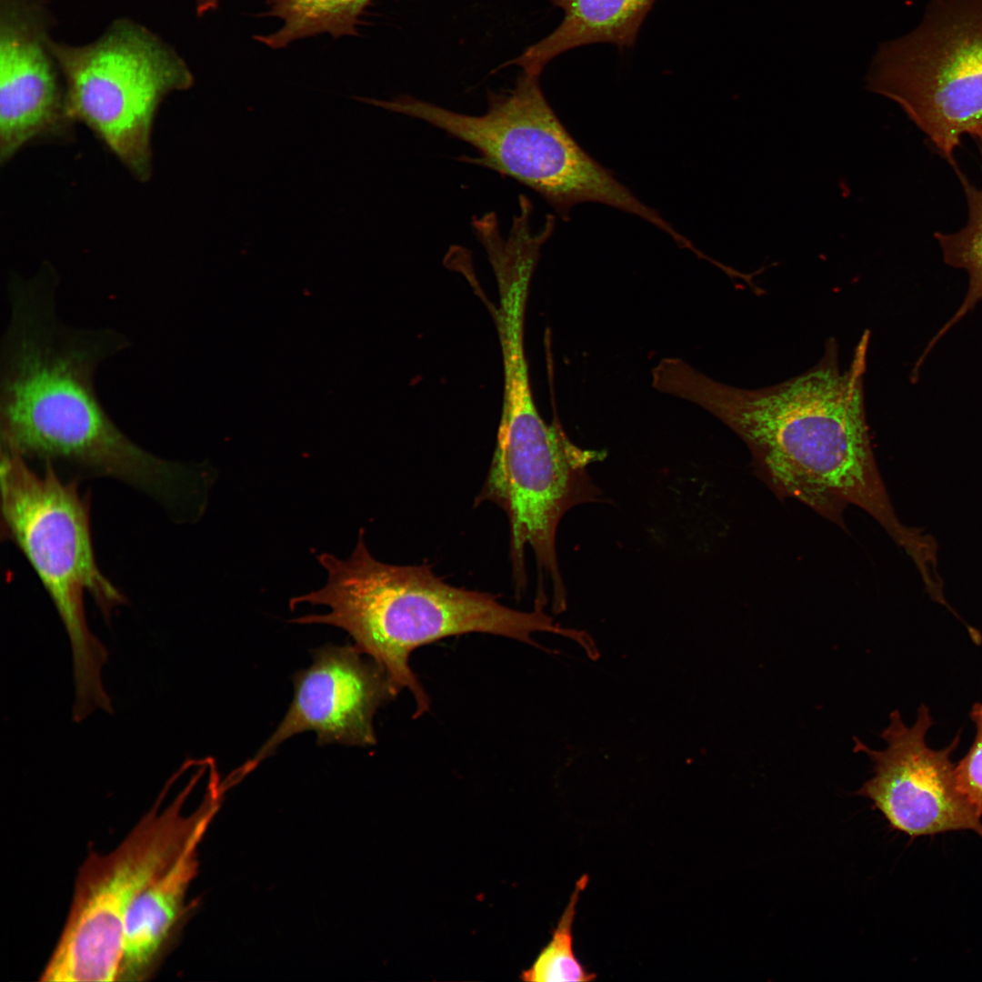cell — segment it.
Segmentation results:
<instances>
[{
    "label": "cell",
    "mask_w": 982,
    "mask_h": 982,
    "mask_svg": "<svg viewBox=\"0 0 982 982\" xmlns=\"http://www.w3.org/2000/svg\"><path fill=\"white\" fill-rule=\"evenodd\" d=\"M976 726V736L966 756L955 766V778L958 790L982 816V703H976L970 712Z\"/></svg>",
    "instance_id": "cell-18"
},
{
    "label": "cell",
    "mask_w": 982,
    "mask_h": 982,
    "mask_svg": "<svg viewBox=\"0 0 982 982\" xmlns=\"http://www.w3.org/2000/svg\"><path fill=\"white\" fill-rule=\"evenodd\" d=\"M540 75L522 71L515 85L489 93L480 115L398 95L362 98L387 111L422 120L473 146L460 161L492 169L531 188L565 220L581 203L596 202L635 215L645 205L571 136L545 97Z\"/></svg>",
    "instance_id": "cell-4"
},
{
    "label": "cell",
    "mask_w": 982,
    "mask_h": 982,
    "mask_svg": "<svg viewBox=\"0 0 982 982\" xmlns=\"http://www.w3.org/2000/svg\"><path fill=\"white\" fill-rule=\"evenodd\" d=\"M220 0H195V10L200 14L209 13L216 9Z\"/></svg>",
    "instance_id": "cell-19"
},
{
    "label": "cell",
    "mask_w": 982,
    "mask_h": 982,
    "mask_svg": "<svg viewBox=\"0 0 982 982\" xmlns=\"http://www.w3.org/2000/svg\"><path fill=\"white\" fill-rule=\"evenodd\" d=\"M868 343L866 331L843 371L837 344L830 340L812 368L764 388L723 384L676 357L655 366L652 385L706 409L732 429L779 494L837 524L847 505L857 506L896 539L904 526L877 470L865 410Z\"/></svg>",
    "instance_id": "cell-2"
},
{
    "label": "cell",
    "mask_w": 982,
    "mask_h": 982,
    "mask_svg": "<svg viewBox=\"0 0 982 982\" xmlns=\"http://www.w3.org/2000/svg\"><path fill=\"white\" fill-rule=\"evenodd\" d=\"M933 723L928 707L921 705L910 726L897 710L890 714L880 735L884 749L856 738L854 751L869 757L874 772L857 794L870 799L894 828L911 837L972 830L982 837L981 817L958 790L950 759L959 733L947 747L933 749L926 740Z\"/></svg>",
    "instance_id": "cell-10"
},
{
    "label": "cell",
    "mask_w": 982,
    "mask_h": 982,
    "mask_svg": "<svg viewBox=\"0 0 982 982\" xmlns=\"http://www.w3.org/2000/svg\"><path fill=\"white\" fill-rule=\"evenodd\" d=\"M375 0H265L269 16L282 25L255 39L272 49L311 36L328 34L335 38L358 35L362 15Z\"/></svg>",
    "instance_id": "cell-16"
},
{
    "label": "cell",
    "mask_w": 982,
    "mask_h": 982,
    "mask_svg": "<svg viewBox=\"0 0 982 982\" xmlns=\"http://www.w3.org/2000/svg\"><path fill=\"white\" fill-rule=\"evenodd\" d=\"M47 0H0V163L44 140L73 138Z\"/></svg>",
    "instance_id": "cell-11"
},
{
    "label": "cell",
    "mask_w": 982,
    "mask_h": 982,
    "mask_svg": "<svg viewBox=\"0 0 982 982\" xmlns=\"http://www.w3.org/2000/svg\"><path fill=\"white\" fill-rule=\"evenodd\" d=\"M982 161V140L977 142ZM962 185L967 205V224L955 233L936 232L946 265L966 271L968 286L964 299L954 315L924 348L914 369L920 370L939 340L982 301V186L974 185L958 164L952 167Z\"/></svg>",
    "instance_id": "cell-15"
},
{
    "label": "cell",
    "mask_w": 982,
    "mask_h": 982,
    "mask_svg": "<svg viewBox=\"0 0 982 982\" xmlns=\"http://www.w3.org/2000/svg\"><path fill=\"white\" fill-rule=\"evenodd\" d=\"M588 882L583 875L576 883L567 906L555 927L551 940L540 951L531 967L524 970L520 978L533 982H586L596 978L576 958L573 944V923L580 893Z\"/></svg>",
    "instance_id": "cell-17"
},
{
    "label": "cell",
    "mask_w": 982,
    "mask_h": 982,
    "mask_svg": "<svg viewBox=\"0 0 982 982\" xmlns=\"http://www.w3.org/2000/svg\"><path fill=\"white\" fill-rule=\"evenodd\" d=\"M867 87L898 104L957 165L962 137L982 140V0H930L916 28L879 45Z\"/></svg>",
    "instance_id": "cell-8"
},
{
    "label": "cell",
    "mask_w": 982,
    "mask_h": 982,
    "mask_svg": "<svg viewBox=\"0 0 982 982\" xmlns=\"http://www.w3.org/2000/svg\"><path fill=\"white\" fill-rule=\"evenodd\" d=\"M57 286L51 267L8 283L10 317L0 346L1 445L25 459L121 481L172 507L185 491L187 466L132 441L95 391L98 366L129 340L113 328L65 324L56 312Z\"/></svg>",
    "instance_id": "cell-1"
},
{
    "label": "cell",
    "mask_w": 982,
    "mask_h": 982,
    "mask_svg": "<svg viewBox=\"0 0 982 982\" xmlns=\"http://www.w3.org/2000/svg\"><path fill=\"white\" fill-rule=\"evenodd\" d=\"M205 763L165 807V797L183 766L165 785L154 806L119 845L106 854L91 853L81 865L69 913L40 980L115 981L122 954L125 914L135 898L161 874L195 836L205 834L228 789L210 775L200 806L190 815L184 805Z\"/></svg>",
    "instance_id": "cell-5"
},
{
    "label": "cell",
    "mask_w": 982,
    "mask_h": 982,
    "mask_svg": "<svg viewBox=\"0 0 982 982\" xmlns=\"http://www.w3.org/2000/svg\"><path fill=\"white\" fill-rule=\"evenodd\" d=\"M312 664L293 676L294 697L284 718L253 758L252 771L287 739L306 731L318 745L370 747L376 743L374 717L401 688L356 646L313 651Z\"/></svg>",
    "instance_id": "cell-12"
},
{
    "label": "cell",
    "mask_w": 982,
    "mask_h": 982,
    "mask_svg": "<svg viewBox=\"0 0 982 982\" xmlns=\"http://www.w3.org/2000/svg\"><path fill=\"white\" fill-rule=\"evenodd\" d=\"M603 456L575 445L560 425L546 424L538 410L501 416L496 446L475 506L493 503L506 515L517 596L527 582L528 546L536 563L538 588L548 581L555 599H564L556 551L557 526L571 508L596 500L597 490L587 467Z\"/></svg>",
    "instance_id": "cell-9"
},
{
    "label": "cell",
    "mask_w": 982,
    "mask_h": 982,
    "mask_svg": "<svg viewBox=\"0 0 982 982\" xmlns=\"http://www.w3.org/2000/svg\"><path fill=\"white\" fill-rule=\"evenodd\" d=\"M52 49L70 119L86 126L135 180L149 181L160 105L195 82L185 61L153 31L128 18L115 20L88 44L53 39Z\"/></svg>",
    "instance_id": "cell-7"
},
{
    "label": "cell",
    "mask_w": 982,
    "mask_h": 982,
    "mask_svg": "<svg viewBox=\"0 0 982 982\" xmlns=\"http://www.w3.org/2000/svg\"><path fill=\"white\" fill-rule=\"evenodd\" d=\"M327 574L321 588L290 599L327 606L329 612L292 620L325 624L346 631L355 646L376 662L415 701L414 717L426 713L430 698L410 666L412 652L442 638L486 633L523 642L531 634L551 630L539 609L508 607L487 592L447 584L429 565L402 566L377 560L368 550L365 530L346 558L316 556Z\"/></svg>",
    "instance_id": "cell-3"
},
{
    "label": "cell",
    "mask_w": 982,
    "mask_h": 982,
    "mask_svg": "<svg viewBox=\"0 0 982 982\" xmlns=\"http://www.w3.org/2000/svg\"><path fill=\"white\" fill-rule=\"evenodd\" d=\"M564 17L548 35L508 62L524 72L540 75L556 56L586 45L607 43L620 50L632 47L656 0H549Z\"/></svg>",
    "instance_id": "cell-14"
},
{
    "label": "cell",
    "mask_w": 982,
    "mask_h": 982,
    "mask_svg": "<svg viewBox=\"0 0 982 982\" xmlns=\"http://www.w3.org/2000/svg\"><path fill=\"white\" fill-rule=\"evenodd\" d=\"M1 514L4 531L23 553L51 597L68 634L74 676L97 677L107 661L103 643L89 629L88 593L110 620L126 599L101 571L94 550L90 508L77 481L65 482L54 464L35 472L27 459L1 445Z\"/></svg>",
    "instance_id": "cell-6"
},
{
    "label": "cell",
    "mask_w": 982,
    "mask_h": 982,
    "mask_svg": "<svg viewBox=\"0 0 982 982\" xmlns=\"http://www.w3.org/2000/svg\"><path fill=\"white\" fill-rule=\"evenodd\" d=\"M195 836L179 856L129 907L124 922L117 981L144 980L170 937L184 909L188 887L197 874Z\"/></svg>",
    "instance_id": "cell-13"
}]
</instances>
